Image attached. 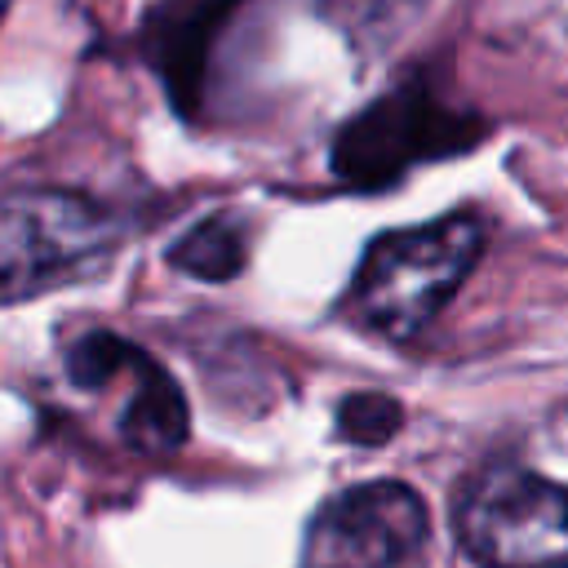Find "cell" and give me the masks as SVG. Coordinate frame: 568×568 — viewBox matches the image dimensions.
<instances>
[{"mask_svg":"<svg viewBox=\"0 0 568 568\" xmlns=\"http://www.w3.org/2000/svg\"><path fill=\"white\" fill-rule=\"evenodd\" d=\"M235 0H160L146 13V58L164 75L173 106L195 111V93L204 84L209 36L222 27Z\"/></svg>","mask_w":568,"mask_h":568,"instance_id":"8992f818","label":"cell"},{"mask_svg":"<svg viewBox=\"0 0 568 568\" xmlns=\"http://www.w3.org/2000/svg\"><path fill=\"white\" fill-rule=\"evenodd\" d=\"M333 426L346 444L359 448H382L404 430V404L386 390H351L337 399Z\"/></svg>","mask_w":568,"mask_h":568,"instance_id":"9c48e42d","label":"cell"},{"mask_svg":"<svg viewBox=\"0 0 568 568\" xmlns=\"http://www.w3.org/2000/svg\"><path fill=\"white\" fill-rule=\"evenodd\" d=\"M417 4L422 0H328V13L351 36V44H382L413 22Z\"/></svg>","mask_w":568,"mask_h":568,"instance_id":"30bf717a","label":"cell"},{"mask_svg":"<svg viewBox=\"0 0 568 568\" xmlns=\"http://www.w3.org/2000/svg\"><path fill=\"white\" fill-rule=\"evenodd\" d=\"M115 435H120V444H129L138 453H155V457L178 453L191 435V408H186L182 386L142 346L129 359V395L115 413Z\"/></svg>","mask_w":568,"mask_h":568,"instance_id":"52a82bcc","label":"cell"},{"mask_svg":"<svg viewBox=\"0 0 568 568\" xmlns=\"http://www.w3.org/2000/svg\"><path fill=\"white\" fill-rule=\"evenodd\" d=\"M488 248V222L470 209L382 231L364 244L342 293V315L386 342H408L453 302Z\"/></svg>","mask_w":568,"mask_h":568,"instance_id":"6da1fadb","label":"cell"},{"mask_svg":"<svg viewBox=\"0 0 568 568\" xmlns=\"http://www.w3.org/2000/svg\"><path fill=\"white\" fill-rule=\"evenodd\" d=\"M430 537L426 501L404 479L351 484L306 524L302 568H404Z\"/></svg>","mask_w":568,"mask_h":568,"instance_id":"5b68a950","label":"cell"},{"mask_svg":"<svg viewBox=\"0 0 568 568\" xmlns=\"http://www.w3.org/2000/svg\"><path fill=\"white\" fill-rule=\"evenodd\" d=\"M124 222L80 191H9L0 217V297L9 306L98 271Z\"/></svg>","mask_w":568,"mask_h":568,"instance_id":"3957f363","label":"cell"},{"mask_svg":"<svg viewBox=\"0 0 568 568\" xmlns=\"http://www.w3.org/2000/svg\"><path fill=\"white\" fill-rule=\"evenodd\" d=\"M488 138V120L470 106L448 102L422 71L373 98L364 111L342 120L328 146L337 182L355 191H386L408 169L462 155Z\"/></svg>","mask_w":568,"mask_h":568,"instance_id":"7a4b0ae2","label":"cell"},{"mask_svg":"<svg viewBox=\"0 0 568 568\" xmlns=\"http://www.w3.org/2000/svg\"><path fill=\"white\" fill-rule=\"evenodd\" d=\"M169 262L191 280H209V284L235 280L248 266V226H244V217L231 213V209L200 217L182 240L169 244Z\"/></svg>","mask_w":568,"mask_h":568,"instance_id":"ba28073f","label":"cell"},{"mask_svg":"<svg viewBox=\"0 0 568 568\" xmlns=\"http://www.w3.org/2000/svg\"><path fill=\"white\" fill-rule=\"evenodd\" d=\"M453 532L479 568H568V484L493 462L462 484Z\"/></svg>","mask_w":568,"mask_h":568,"instance_id":"277c9868","label":"cell"}]
</instances>
